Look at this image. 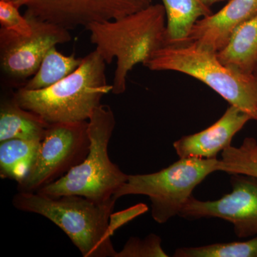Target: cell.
<instances>
[{
	"label": "cell",
	"instance_id": "21",
	"mask_svg": "<svg viewBox=\"0 0 257 257\" xmlns=\"http://www.w3.org/2000/svg\"><path fill=\"white\" fill-rule=\"evenodd\" d=\"M20 8L13 2L0 0V24L1 28L19 35L32 33L31 24L25 15L20 14Z\"/></svg>",
	"mask_w": 257,
	"mask_h": 257
},
{
	"label": "cell",
	"instance_id": "1",
	"mask_svg": "<svg viewBox=\"0 0 257 257\" xmlns=\"http://www.w3.org/2000/svg\"><path fill=\"white\" fill-rule=\"evenodd\" d=\"M90 40L106 64L116 59L114 94L126 90V77L137 64H145L167 45V15L163 5H151L118 20L88 25Z\"/></svg>",
	"mask_w": 257,
	"mask_h": 257
},
{
	"label": "cell",
	"instance_id": "22",
	"mask_svg": "<svg viewBox=\"0 0 257 257\" xmlns=\"http://www.w3.org/2000/svg\"><path fill=\"white\" fill-rule=\"evenodd\" d=\"M148 211V207L146 204H139L133 207L128 208L125 210L117 213H112L109 219V231L111 235L114 234V231L121 226L133 221L138 216L145 214Z\"/></svg>",
	"mask_w": 257,
	"mask_h": 257
},
{
	"label": "cell",
	"instance_id": "20",
	"mask_svg": "<svg viewBox=\"0 0 257 257\" xmlns=\"http://www.w3.org/2000/svg\"><path fill=\"white\" fill-rule=\"evenodd\" d=\"M162 246V239L155 234L144 239L130 237L115 257H167Z\"/></svg>",
	"mask_w": 257,
	"mask_h": 257
},
{
	"label": "cell",
	"instance_id": "10",
	"mask_svg": "<svg viewBox=\"0 0 257 257\" xmlns=\"http://www.w3.org/2000/svg\"><path fill=\"white\" fill-rule=\"evenodd\" d=\"M231 175V192L215 201H201L192 196L179 216L188 220L219 218L233 224L238 237H253L257 236V178Z\"/></svg>",
	"mask_w": 257,
	"mask_h": 257
},
{
	"label": "cell",
	"instance_id": "17",
	"mask_svg": "<svg viewBox=\"0 0 257 257\" xmlns=\"http://www.w3.org/2000/svg\"><path fill=\"white\" fill-rule=\"evenodd\" d=\"M82 60L75 57L74 54L62 55L53 47L45 55L36 74L22 87L28 90H38L50 87L74 72Z\"/></svg>",
	"mask_w": 257,
	"mask_h": 257
},
{
	"label": "cell",
	"instance_id": "2",
	"mask_svg": "<svg viewBox=\"0 0 257 257\" xmlns=\"http://www.w3.org/2000/svg\"><path fill=\"white\" fill-rule=\"evenodd\" d=\"M114 199L94 202L79 195L52 197L37 192H18L13 199L17 209L47 218L67 235L84 257H115L109 231Z\"/></svg>",
	"mask_w": 257,
	"mask_h": 257
},
{
	"label": "cell",
	"instance_id": "11",
	"mask_svg": "<svg viewBox=\"0 0 257 257\" xmlns=\"http://www.w3.org/2000/svg\"><path fill=\"white\" fill-rule=\"evenodd\" d=\"M251 116L236 106L230 105L224 114L209 127L186 135L173 144L179 158L216 159L218 154L231 146L235 135Z\"/></svg>",
	"mask_w": 257,
	"mask_h": 257
},
{
	"label": "cell",
	"instance_id": "19",
	"mask_svg": "<svg viewBox=\"0 0 257 257\" xmlns=\"http://www.w3.org/2000/svg\"><path fill=\"white\" fill-rule=\"evenodd\" d=\"M175 257H257V236L244 241L215 243L176 249Z\"/></svg>",
	"mask_w": 257,
	"mask_h": 257
},
{
	"label": "cell",
	"instance_id": "9",
	"mask_svg": "<svg viewBox=\"0 0 257 257\" xmlns=\"http://www.w3.org/2000/svg\"><path fill=\"white\" fill-rule=\"evenodd\" d=\"M25 15L73 30L118 20L152 5V0H14Z\"/></svg>",
	"mask_w": 257,
	"mask_h": 257
},
{
	"label": "cell",
	"instance_id": "14",
	"mask_svg": "<svg viewBox=\"0 0 257 257\" xmlns=\"http://www.w3.org/2000/svg\"><path fill=\"white\" fill-rule=\"evenodd\" d=\"M216 55L226 67L253 74L257 65V15L241 25Z\"/></svg>",
	"mask_w": 257,
	"mask_h": 257
},
{
	"label": "cell",
	"instance_id": "7",
	"mask_svg": "<svg viewBox=\"0 0 257 257\" xmlns=\"http://www.w3.org/2000/svg\"><path fill=\"white\" fill-rule=\"evenodd\" d=\"M90 147L88 121L50 124L30 173L18 192H37L65 175L87 156Z\"/></svg>",
	"mask_w": 257,
	"mask_h": 257
},
{
	"label": "cell",
	"instance_id": "5",
	"mask_svg": "<svg viewBox=\"0 0 257 257\" xmlns=\"http://www.w3.org/2000/svg\"><path fill=\"white\" fill-rule=\"evenodd\" d=\"M152 71H174L198 79L257 121V80L224 65L215 52L193 42L161 47L143 64Z\"/></svg>",
	"mask_w": 257,
	"mask_h": 257
},
{
	"label": "cell",
	"instance_id": "18",
	"mask_svg": "<svg viewBox=\"0 0 257 257\" xmlns=\"http://www.w3.org/2000/svg\"><path fill=\"white\" fill-rule=\"evenodd\" d=\"M219 171L229 175L239 174L257 178V141L246 138L241 146H230L221 153Z\"/></svg>",
	"mask_w": 257,
	"mask_h": 257
},
{
	"label": "cell",
	"instance_id": "3",
	"mask_svg": "<svg viewBox=\"0 0 257 257\" xmlns=\"http://www.w3.org/2000/svg\"><path fill=\"white\" fill-rule=\"evenodd\" d=\"M106 64L93 51L60 82L38 90L20 87L13 96L19 105L40 115L49 124L88 121L103 96L112 90V84L106 81Z\"/></svg>",
	"mask_w": 257,
	"mask_h": 257
},
{
	"label": "cell",
	"instance_id": "15",
	"mask_svg": "<svg viewBox=\"0 0 257 257\" xmlns=\"http://www.w3.org/2000/svg\"><path fill=\"white\" fill-rule=\"evenodd\" d=\"M167 15V45L189 42V35L198 20L212 14L202 0H162Z\"/></svg>",
	"mask_w": 257,
	"mask_h": 257
},
{
	"label": "cell",
	"instance_id": "16",
	"mask_svg": "<svg viewBox=\"0 0 257 257\" xmlns=\"http://www.w3.org/2000/svg\"><path fill=\"white\" fill-rule=\"evenodd\" d=\"M40 141L12 139L0 143V177L20 184L36 160Z\"/></svg>",
	"mask_w": 257,
	"mask_h": 257
},
{
	"label": "cell",
	"instance_id": "8",
	"mask_svg": "<svg viewBox=\"0 0 257 257\" xmlns=\"http://www.w3.org/2000/svg\"><path fill=\"white\" fill-rule=\"evenodd\" d=\"M32 32L28 35L0 29V62L5 77L22 82L33 77L49 50L72 40L69 30L25 15Z\"/></svg>",
	"mask_w": 257,
	"mask_h": 257
},
{
	"label": "cell",
	"instance_id": "12",
	"mask_svg": "<svg viewBox=\"0 0 257 257\" xmlns=\"http://www.w3.org/2000/svg\"><path fill=\"white\" fill-rule=\"evenodd\" d=\"M256 15L257 0H230L217 13L194 24L189 42L217 53L241 25Z\"/></svg>",
	"mask_w": 257,
	"mask_h": 257
},
{
	"label": "cell",
	"instance_id": "6",
	"mask_svg": "<svg viewBox=\"0 0 257 257\" xmlns=\"http://www.w3.org/2000/svg\"><path fill=\"white\" fill-rule=\"evenodd\" d=\"M217 159L179 158L159 172L128 175L127 181L114 194L117 200L126 195H145L151 201L154 220L165 224L179 215L197 186L219 171Z\"/></svg>",
	"mask_w": 257,
	"mask_h": 257
},
{
	"label": "cell",
	"instance_id": "23",
	"mask_svg": "<svg viewBox=\"0 0 257 257\" xmlns=\"http://www.w3.org/2000/svg\"><path fill=\"white\" fill-rule=\"evenodd\" d=\"M202 1L204 4L211 8L213 5L216 4V3H219V2L224 1V0H202Z\"/></svg>",
	"mask_w": 257,
	"mask_h": 257
},
{
	"label": "cell",
	"instance_id": "13",
	"mask_svg": "<svg viewBox=\"0 0 257 257\" xmlns=\"http://www.w3.org/2000/svg\"><path fill=\"white\" fill-rule=\"evenodd\" d=\"M49 124L42 116L19 105L14 96L0 105V143L12 140L41 141Z\"/></svg>",
	"mask_w": 257,
	"mask_h": 257
},
{
	"label": "cell",
	"instance_id": "25",
	"mask_svg": "<svg viewBox=\"0 0 257 257\" xmlns=\"http://www.w3.org/2000/svg\"><path fill=\"white\" fill-rule=\"evenodd\" d=\"M4 1L13 2L14 0H4Z\"/></svg>",
	"mask_w": 257,
	"mask_h": 257
},
{
	"label": "cell",
	"instance_id": "4",
	"mask_svg": "<svg viewBox=\"0 0 257 257\" xmlns=\"http://www.w3.org/2000/svg\"><path fill=\"white\" fill-rule=\"evenodd\" d=\"M115 125L110 106L101 104L96 107L88 120L90 147L87 156L63 177L37 192L52 197L82 196L99 203L114 199L128 175L111 162L108 154Z\"/></svg>",
	"mask_w": 257,
	"mask_h": 257
},
{
	"label": "cell",
	"instance_id": "24",
	"mask_svg": "<svg viewBox=\"0 0 257 257\" xmlns=\"http://www.w3.org/2000/svg\"><path fill=\"white\" fill-rule=\"evenodd\" d=\"M253 75H254V77H256L257 80V65L256 68L254 69V72H253Z\"/></svg>",
	"mask_w": 257,
	"mask_h": 257
}]
</instances>
